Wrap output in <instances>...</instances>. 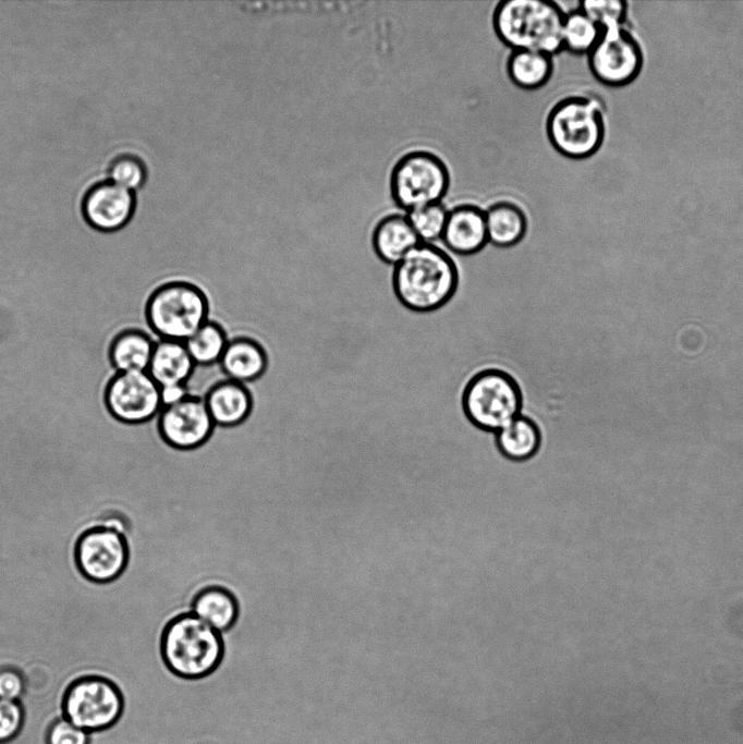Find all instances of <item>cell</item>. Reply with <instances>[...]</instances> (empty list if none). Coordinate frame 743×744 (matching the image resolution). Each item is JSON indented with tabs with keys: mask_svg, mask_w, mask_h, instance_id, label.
<instances>
[{
	"mask_svg": "<svg viewBox=\"0 0 743 744\" xmlns=\"http://www.w3.org/2000/svg\"><path fill=\"white\" fill-rule=\"evenodd\" d=\"M456 282L455 265L437 242L419 243L394 266V291L414 310L440 307L453 294Z\"/></svg>",
	"mask_w": 743,
	"mask_h": 744,
	"instance_id": "1",
	"label": "cell"
},
{
	"mask_svg": "<svg viewBox=\"0 0 743 744\" xmlns=\"http://www.w3.org/2000/svg\"><path fill=\"white\" fill-rule=\"evenodd\" d=\"M565 12L549 0H502L492 14L498 38L513 50H532L553 56L563 50Z\"/></svg>",
	"mask_w": 743,
	"mask_h": 744,
	"instance_id": "2",
	"label": "cell"
},
{
	"mask_svg": "<svg viewBox=\"0 0 743 744\" xmlns=\"http://www.w3.org/2000/svg\"><path fill=\"white\" fill-rule=\"evenodd\" d=\"M223 646L220 633L193 613L174 619L162 636L168 668L185 679H199L219 664Z\"/></svg>",
	"mask_w": 743,
	"mask_h": 744,
	"instance_id": "3",
	"label": "cell"
},
{
	"mask_svg": "<svg viewBox=\"0 0 743 744\" xmlns=\"http://www.w3.org/2000/svg\"><path fill=\"white\" fill-rule=\"evenodd\" d=\"M552 147L561 155L581 159L593 155L604 138L599 105L586 96H569L557 102L546 121Z\"/></svg>",
	"mask_w": 743,
	"mask_h": 744,
	"instance_id": "4",
	"label": "cell"
},
{
	"mask_svg": "<svg viewBox=\"0 0 743 744\" xmlns=\"http://www.w3.org/2000/svg\"><path fill=\"white\" fill-rule=\"evenodd\" d=\"M450 186V173L436 154L417 149L404 154L390 174L391 196L405 212L440 203Z\"/></svg>",
	"mask_w": 743,
	"mask_h": 744,
	"instance_id": "5",
	"label": "cell"
},
{
	"mask_svg": "<svg viewBox=\"0 0 743 744\" xmlns=\"http://www.w3.org/2000/svg\"><path fill=\"white\" fill-rule=\"evenodd\" d=\"M147 318L159 339L184 342L208 320V304L195 285L173 282L151 295Z\"/></svg>",
	"mask_w": 743,
	"mask_h": 744,
	"instance_id": "6",
	"label": "cell"
},
{
	"mask_svg": "<svg viewBox=\"0 0 743 744\" xmlns=\"http://www.w3.org/2000/svg\"><path fill=\"white\" fill-rule=\"evenodd\" d=\"M463 405L473 424L485 430L498 431L520 415L521 393L508 374L488 369L468 382Z\"/></svg>",
	"mask_w": 743,
	"mask_h": 744,
	"instance_id": "7",
	"label": "cell"
},
{
	"mask_svg": "<svg viewBox=\"0 0 743 744\" xmlns=\"http://www.w3.org/2000/svg\"><path fill=\"white\" fill-rule=\"evenodd\" d=\"M122 697L110 681L89 676L74 682L68 690L64 717L74 725L92 732L112 725L122 712Z\"/></svg>",
	"mask_w": 743,
	"mask_h": 744,
	"instance_id": "8",
	"label": "cell"
},
{
	"mask_svg": "<svg viewBox=\"0 0 743 744\" xmlns=\"http://www.w3.org/2000/svg\"><path fill=\"white\" fill-rule=\"evenodd\" d=\"M588 56L594 76L607 85L620 86L634 80L643 63L636 39L622 26L602 29Z\"/></svg>",
	"mask_w": 743,
	"mask_h": 744,
	"instance_id": "9",
	"label": "cell"
},
{
	"mask_svg": "<svg viewBox=\"0 0 743 744\" xmlns=\"http://www.w3.org/2000/svg\"><path fill=\"white\" fill-rule=\"evenodd\" d=\"M109 412L124 423H142L162 408L160 387L147 370L119 373L107 389Z\"/></svg>",
	"mask_w": 743,
	"mask_h": 744,
	"instance_id": "10",
	"label": "cell"
},
{
	"mask_svg": "<svg viewBox=\"0 0 743 744\" xmlns=\"http://www.w3.org/2000/svg\"><path fill=\"white\" fill-rule=\"evenodd\" d=\"M76 563L87 578L105 583L117 578L127 562V545L122 534L103 527L85 532L75 549Z\"/></svg>",
	"mask_w": 743,
	"mask_h": 744,
	"instance_id": "11",
	"label": "cell"
},
{
	"mask_svg": "<svg viewBox=\"0 0 743 744\" xmlns=\"http://www.w3.org/2000/svg\"><path fill=\"white\" fill-rule=\"evenodd\" d=\"M134 191L110 180L93 184L84 194L81 214L92 229L111 233L122 230L135 214Z\"/></svg>",
	"mask_w": 743,
	"mask_h": 744,
	"instance_id": "12",
	"label": "cell"
},
{
	"mask_svg": "<svg viewBox=\"0 0 743 744\" xmlns=\"http://www.w3.org/2000/svg\"><path fill=\"white\" fill-rule=\"evenodd\" d=\"M212 422L205 400L185 398L163 406L159 413V430L170 446L178 449H192L204 443L210 436Z\"/></svg>",
	"mask_w": 743,
	"mask_h": 744,
	"instance_id": "13",
	"label": "cell"
},
{
	"mask_svg": "<svg viewBox=\"0 0 743 744\" xmlns=\"http://www.w3.org/2000/svg\"><path fill=\"white\" fill-rule=\"evenodd\" d=\"M438 243L456 255H472L488 244L485 210L473 204L449 209L444 231Z\"/></svg>",
	"mask_w": 743,
	"mask_h": 744,
	"instance_id": "14",
	"label": "cell"
},
{
	"mask_svg": "<svg viewBox=\"0 0 743 744\" xmlns=\"http://www.w3.org/2000/svg\"><path fill=\"white\" fill-rule=\"evenodd\" d=\"M372 243L376 254L385 263L397 265L422 242L405 214H390L375 223Z\"/></svg>",
	"mask_w": 743,
	"mask_h": 744,
	"instance_id": "15",
	"label": "cell"
},
{
	"mask_svg": "<svg viewBox=\"0 0 743 744\" xmlns=\"http://www.w3.org/2000/svg\"><path fill=\"white\" fill-rule=\"evenodd\" d=\"M194 365L183 341L161 339L154 346L147 371L159 387H166L184 383Z\"/></svg>",
	"mask_w": 743,
	"mask_h": 744,
	"instance_id": "16",
	"label": "cell"
},
{
	"mask_svg": "<svg viewBox=\"0 0 743 744\" xmlns=\"http://www.w3.org/2000/svg\"><path fill=\"white\" fill-rule=\"evenodd\" d=\"M205 402L215 425L226 427L242 423L252 407L246 387L231 379H226L215 386Z\"/></svg>",
	"mask_w": 743,
	"mask_h": 744,
	"instance_id": "17",
	"label": "cell"
},
{
	"mask_svg": "<svg viewBox=\"0 0 743 744\" xmlns=\"http://www.w3.org/2000/svg\"><path fill=\"white\" fill-rule=\"evenodd\" d=\"M488 243L511 247L520 243L528 230L524 209L510 200H498L485 210Z\"/></svg>",
	"mask_w": 743,
	"mask_h": 744,
	"instance_id": "18",
	"label": "cell"
},
{
	"mask_svg": "<svg viewBox=\"0 0 743 744\" xmlns=\"http://www.w3.org/2000/svg\"><path fill=\"white\" fill-rule=\"evenodd\" d=\"M219 363L228 379L246 383L264 374L267 362L258 343L237 338L228 342Z\"/></svg>",
	"mask_w": 743,
	"mask_h": 744,
	"instance_id": "19",
	"label": "cell"
},
{
	"mask_svg": "<svg viewBox=\"0 0 743 744\" xmlns=\"http://www.w3.org/2000/svg\"><path fill=\"white\" fill-rule=\"evenodd\" d=\"M552 57L532 50H513L507 61V73L517 87L537 89L550 78Z\"/></svg>",
	"mask_w": 743,
	"mask_h": 744,
	"instance_id": "20",
	"label": "cell"
},
{
	"mask_svg": "<svg viewBox=\"0 0 743 744\" xmlns=\"http://www.w3.org/2000/svg\"><path fill=\"white\" fill-rule=\"evenodd\" d=\"M496 441L498 449L506 458L512 461H525L538 450L540 435L533 420L519 415L496 431Z\"/></svg>",
	"mask_w": 743,
	"mask_h": 744,
	"instance_id": "21",
	"label": "cell"
},
{
	"mask_svg": "<svg viewBox=\"0 0 743 744\" xmlns=\"http://www.w3.org/2000/svg\"><path fill=\"white\" fill-rule=\"evenodd\" d=\"M192 613L207 622L218 632L229 630L237 618V603L228 590L210 587L195 598Z\"/></svg>",
	"mask_w": 743,
	"mask_h": 744,
	"instance_id": "22",
	"label": "cell"
},
{
	"mask_svg": "<svg viewBox=\"0 0 743 744\" xmlns=\"http://www.w3.org/2000/svg\"><path fill=\"white\" fill-rule=\"evenodd\" d=\"M155 341L139 331H126L113 342L110 358L118 373L147 370Z\"/></svg>",
	"mask_w": 743,
	"mask_h": 744,
	"instance_id": "23",
	"label": "cell"
},
{
	"mask_svg": "<svg viewBox=\"0 0 743 744\" xmlns=\"http://www.w3.org/2000/svg\"><path fill=\"white\" fill-rule=\"evenodd\" d=\"M602 29L580 8L564 14L562 26L563 50L588 54L600 38Z\"/></svg>",
	"mask_w": 743,
	"mask_h": 744,
	"instance_id": "24",
	"label": "cell"
},
{
	"mask_svg": "<svg viewBox=\"0 0 743 744\" xmlns=\"http://www.w3.org/2000/svg\"><path fill=\"white\" fill-rule=\"evenodd\" d=\"M229 340L220 326L207 320L184 344L194 364H214L220 361Z\"/></svg>",
	"mask_w": 743,
	"mask_h": 744,
	"instance_id": "25",
	"label": "cell"
},
{
	"mask_svg": "<svg viewBox=\"0 0 743 744\" xmlns=\"http://www.w3.org/2000/svg\"><path fill=\"white\" fill-rule=\"evenodd\" d=\"M449 209L440 203L428 204L405 212L412 228L422 243L441 240Z\"/></svg>",
	"mask_w": 743,
	"mask_h": 744,
	"instance_id": "26",
	"label": "cell"
},
{
	"mask_svg": "<svg viewBox=\"0 0 743 744\" xmlns=\"http://www.w3.org/2000/svg\"><path fill=\"white\" fill-rule=\"evenodd\" d=\"M107 172L110 181L131 191L139 188L147 178L146 164L133 154H120L112 158Z\"/></svg>",
	"mask_w": 743,
	"mask_h": 744,
	"instance_id": "27",
	"label": "cell"
},
{
	"mask_svg": "<svg viewBox=\"0 0 743 744\" xmlns=\"http://www.w3.org/2000/svg\"><path fill=\"white\" fill-rule=\"evenodd\" d=\"M578 8L601 29L622 26L626 14V2L622 0H583Z\"/></svg>",
	"mask_w": 743,
	"mask_h": 744,
	"instance_id": "28",
	"label": "cell"
},
{
	"mask_svg": "<svg viewBox=\"0 0 743 744\" xmlns=\"http://www.w3.org/2000/svg\"><path fill=\"white\" fill-rule=\"evenodd\" d=\"M228 379L220 363L195 364L184 386L187 397L205 400L210 390L219 382Z\"/></svg>",
	"mask_w": 743,
	"mask_h": 744,
	"instance_id": "29",
	"label": "cell"
},
{
	"mask_svg": "<svg viewBox=\"0 0 743 744\" xmlns=\"http://www.w3.org/2000/svg\"><path fill=\"white\" fill-rule=\"evenodd\" d=\"M23 722V708L15 700L0 699V743L14 737Z\"/></svg>",
	"mask_w": 743,
	"mask_h": 744,
	"instance_id": "30",
	"label": "cell"
},
{
	"mask_svg": "<svg viewBox=\"0 0 743 744\" xmlns=\"http://www.w3.org/2000/svg\"><path fill=\"white\" fill-rule=\"evenodd\" d=\"M48 744H88V732L74 725L63 716L51 724Z\"/></svg>",
	"mask_w": 743,
	"mask_h": 744,
	"instance_id": "31",
	"label": "cell"
},
{
	"mask_svg": "<svg viewBox=\"0 0 743 744\" xmlns=\"http://www.w3.org/2000/svg\"><path fill=\"white\" fill-rule=\"evenodd\" d=\"M24 691L25 682L17 670L11 668L0 670V699L17 702Z\"/></svg>",
	"mask_w": 743,
	"mask_h": 744,
	"instance_id": "32",
	"label": "cell"
},
{
	"mask_svg": "<svg viewBox=\"0 0 743 744\" xmlns=\"http://www.w3.org/2000/svg\"><path fill=\"white\" fill-rule=\"evenodd\" d=\"M160 397L163 406L175 404L187 398L184 383L160 387Z\"/></svg>",
	"mask_w": 743,
	"mask_h": 744,
	"instance_id": "33",
	"label": "cell"
}]
</instances>
